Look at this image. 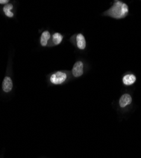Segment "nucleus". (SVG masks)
Wrapping results in <instances>:
<instances>
[{"mask_svg": "<svg viewBox=\"0 0 141 158\" xmlns=\"http://www.w3.org/2000/svg\"><path fill=\"white\" fill-rule=\"evenodd\" d=\"M83 63L82 62H77L75 63L73 69L72 73L75 77H81L83 74Z\"/></svg>", "mask_w": 141, "mask_h": 158, "instance_id": "obj_3", "label": "nucleus"}, {"mask_svg": "<svg viewBox=\"0 0 141 158\" xmlns=\"http://www.w3.org/2000/svg\"><path fill=\"white\" fill-rule=\"evenodd\" d=\"M13 88V82L11 78L9 77H6L3 79L2 83V89L5 92H10Z\"/></svg>", "mask_w": 141, "mask_h": 158, "instance_id": "obj_4", "label": "nucleus"}, {"mask_svg": "<svg viewBox=\"0 0 141 158\" xmlns=\"http://www.w3.org/2000/svg\"><path fill=\"white\" fill-rule=\"evenodd\" d=\"M76 44L78 47L81 50H83L86 47V41L85 37L82 34H78L77 35Z\"/></svg>", "mask_w": 141, "mask_h": 158, "instance_id": "obj_6", "label": "nucleus"}, {"mask_svg": "<svg viewBox=\"0 0 141 158\" xmlns=\"http://www.w3.org/2000/svg\"><path fill=\"white\" fill-rule=\"evenodd\" d=\"M8 2V0H0V4H7Z\"/></svg>", "mask_w": 141, "mask_h": 158, "instance_id": "obj_11", "label": "nucleus"}, {"mask_svg": "<svg viewBox=\"0 0 141 158\" xmlns=\"http://www.w3.org/2000/svg\"><path fill=\"white\" fill-rule=\"evenodd\" d=\"M63 39V36L62 34L58 32H55L52 36L53 43L55 45H58L61 43Z\"/></svg>", "mask_w": 141, "mask_h": 158, "instance_id": "obj_10", "label": "nucleus"}, {"mask_svg": "<svg viewBox=\"0 0 141 158\" xmlns=\"http://www.w3.org/2000/svg\"><path fill=\"white\" fill-rule=\"evenodd\" d=\"M12 9H13V5L11 4H7L3 7V11L6 17L10 18L14 17V13L11 11V10Z\"/></svg>", "mask_w": 141, "mask_h": 158, "instance_id": "obj_9", "label": "nucleus"}, {"mask_svg": "<svg viewBox=\"0 0 141 158\" xmlns=\"http://www.w3.org/2000/svg\"><path fill=\"white\" fill-rule=\"evenodd\" d=\"M67 74L63 71H57L53 74L50 78L51 83L55 85H59L64 83L67 79Z\"/></svg>", "mask_w": 141, "mask_h": 158, "instance_id": "obj_2", "label": "nucleus"}, {"mask_svg": "<svg viewBox=\"0 0 141 158\" xmlns=\"http://www.w3.org/2000/svg\"><path fill=\"white\" fill-rule=\"evenodd\" d=\"M106 12V15L116 19L125 18L128 13V5L121 2L115 1L113 5Z\"/></svg>", "mask_w": 141, "mask_h": 158, "instance_id": "obj_1", "label": "nucleus"}, {"mask_svg": "<svg viewBox=\"0 0 141 158\" xmlns=\"http://www.w3.org/2000/svg\"><path fill=\"white\" fill-rule=\"evenodd\" d=\"M136 81V77L134 74H126L123 77V83L126 86H131Z\"/></svg>", "mask_w": 141, "mask_h": 158, "instance_id": "obj_7", "label": "nucleus"}, {"mask_svg": "<svg viewBox=\"0 0 141 158\" xmlns=\"http://www.w3.org/2000/svg\"><path fill=\"white\" fill-rule=\"evenodd\" d=\"M50 33L49 31H45L42 33L41 35V39L40 43L42 46H46L48 43V41L50 39Z\"/></svg>", "mask_w": 141, "mask_h": 158, "instance_id": "obj_8", "label": "nucleus"}, {"mask_svg": "<svg viewBox=\"0 0 141 158\" xmlns=\"http://www.w3.org/2000/svg\"><path fill=\"white\" fill-rule=\"evenodd\" d=\"M132 99L131 95L128 94H125L123 95H122V97L120 98L119 104L120 107H125L126 106L132 103Z\"/></svg>", "mask_w": 141, "mask_h": 158, "instance_id": "obj_5", "label": "nucleus"}]
</instances>
